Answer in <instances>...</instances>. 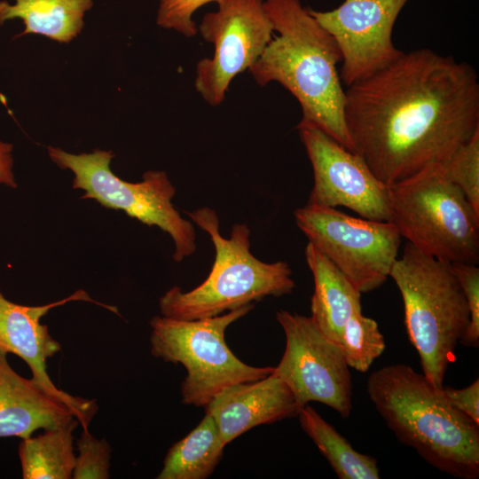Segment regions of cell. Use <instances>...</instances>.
<instances>
[{"mask_svg": "<svg viewBox=\"0 0 479 479\" xmlns=\"http://www.w3.org/2000/svg\"><path fill=\"white\" fill-rule=\"evenodd\" d=\"M389 277L401 293L407 334L418 352L423 375L442 389L470 317L452 264L406 242Z\"/></svg>", "mask_w": 479, "mask_h": 479, "instance_id": "5b68a950", "label": "cell"}, {"mask_svg": "<svg viewBox=\"0 0 479 479\" xmlns=\"http://www.w3.org/2000/svg\"><path fill=\"white\" fill-rule=\"evenodd\" d=\"M254 303L215 317L183 320L155 316L150 320L153 357L181 364L187 375L181 384L182 403L205 407L228 386L256 381L274 367H255L239 359L226 344L227 327L244 317Z\"/></svg>", "mask_w": 479, "mask_h": 479, "instance_id": "52a82bcc", "label": "cell"}, {"mask_svg": "<svg viewBox=\"0 0 479 479\" xmlns=\"http://www.w3.org/2000/svg\"><path fill=\"white\" fill-rule=\"evenodd\" d=\"M391 222L402 238L446 263H478L479 213L439 163L389 185Z\"/></svg>", "mask_w": 479, "mask_h": 479, "instance_id": "8992f818", "label": "cell"}, {"mask_svg": "<svg viewBox=\"0 0 479 479\" xmlns=\"http://www.w3.org/2000/svg\"><path fill=\"white\" fill-rule=\"evenodd\" d=\"M263 1L219 0L217 10L203 16L199 30L214 54L198 62L194 86L208 105L224 101L233 78L249 69L271 40Z\"/></svg>", "mask_w": 479, "mask_h": 479, "instance_id": "8fae6325", "label": "cell"}, {"mask_svg": "<svg viewBox=\"0 0 479 479\" xmlns=\"http://www.w3.org/2000/svg\"><path fill=\"white\" fill-rule=\"evenodd\" d=\"M204 408L227 444L255 427L295 417L302 407L289 387L271 373L226 387Z\"/></svg>", "mask_w": 479, "mask_h": 479, "instance_id": "9a60e30c", "label": "cell"}, {"mask_svg": "<svg viewBox=\"0 0 479 479\" xmlns=\"http://www.w3.org/2000/svg\"><path fill=\"white\" fill-rule=\"evenodd\" d=\"M452 271L462 288L468 309L469 323L459 341L466 347L479 346V268L467 263H452Z\"/></svg>", "mask_w": 479, "mask_h": 479, "instance_id": "d4e9b609", "label": "cell"}, {"mask_svg": "<svg viewBox=\"0 0 479 479\" xmlns=\"http://www.w3.org/2000/svg\"><path fill=\"white\" fill-rule=\"evenodd\" d=\"M446 399L459 412L479 425V380L463 389L443 386Z\"/></svg>", "mask_w": 479, "mask_h": 479, "instance_id": "4316f807", "label": "cell"}, {"mask_svg": "<svg viewBox=\"0 0 479 479\" xmlns=\"http://www.w3.org/2000/svg\"><path fill=\"white\" fill-rule=\"evenodd\" d=\"M187 214L209 235L215 261L208 276L198 287L185 292L176 286L160 298L161 316L183 320L210 318L267 296L293 292L295 283L287 263H264L252 255L247 224H234L230 237L224 238L214 209L204 207Z\"/></svg>", "mask_w": 479, "mask_h": 479, "instance_id": "277c9868", "label": "cell"}, {"mask_svg": "<svg viewBox=\"0 0 479 479\" xmlns=\"http://www.w3.org/2000/svg\"><path fill=\"white\" fill-rule=\"evenodd\" d=\"M304 255L314 280L310 318L328 339L339 345L347 321L362 311V293L311 243L308 242Z\"/></svg>", "mask_w": 479, "mask_h": 479, "instance_id": "e0dca14e", "label": "cell"}, {"mask_svg": "<svg viewBox=\"0 0 479 479\" xmlns=\"http://www.w3.org/2000/svg\"><path fill=\"white\" fill-rule=\"evenodd\" d=\"M263 4L278 34L249 68L253 78L261 86L277 82L296 98L302 113L297 126L316 127L352 152L335 41L300 0Z\"/></svg>", "mask_w": 479, "mask_h": 479, "instance_id": "7a4b0ae2", "label": "cell"}, {"mask_svg": "<svg viewBox=\"0 0 479 479\" xmlns=\"http://www.w3.org/2000/svg\"><path fill=\"white\" fill-rule=\"evenodd\" d=\"M79 421L73 418L55 428L22 439L19 457L24 479H70L75 464L73 432Z\"/></svg>", "mask_w": 479, "mask_h": 479, "instance_id": "ffe728a7", "label": "cell"}, {"mask_svg": "<svg viewBox=\"0 0 479 479\" xmlns=\"http://www.w3.org/2000/svg\"><path fill=\"white\" fill-rule=\"evenodd\" d=\"M339 345L349 367L358 372L368 371L385 349L384 337L373 318L357 312L345 324Z\"/></svg>", "mask_w": 479, "mask_h": 479, "instance_id": "7402d4cb", "label": "cell"}, {"mask_svg": "<svg viewBox=\"0 0 479 479\" xmlns=\"http://www.w3.org/2000/svg\"><path fill=\"white\" fill-rule=\"evenodd\" d=\"M0 1V26L20 19L24 30L15 37L41 35L61 43H68L82 30L85 12L92 0H14Z\"/></svg>", "mask_w": 479, "mask_h": 479, "instance_id": "ac0fdd59", "label": "cell"}, {"mask_svg": "<svg viewBox=\"0 0 479 479\" xmlns=\"http://www.w3.org/2000/svg\"><path fill=\"white\" fill-rule=\"evenodd\" d=\"M12 144L0 141V185L16 188L17 184L12 172Z\"/></svg>", "mask_w": 479, "mask_h": 479, "instance_id": "83f0119b", "label": "cell"}, {"mask_svg": "<svg viewBox=\"0 0 479 479\" xmlns=\"http://www.w3.org/2000/svg\"><path fill=\"white\" fill-rule=\"evenodd\" d=\"M75 418L72 411L33 380L19 375L0 351V437L31 436Z\"/></svg>", "mask_w": 479, "mask_h": 479, "instance_id": "2e32d148", "label": "cell"}, {"mask_svg": "<svg viewBox=\"0 0 479 479\" xmlns=\"http://www.w3.org/2000/svg\"><path fill=\"white\" fill-rule=\"evenodd\" d=\"M298 228L360 292L383 285L397 259L402 237L392 222L357 218L335 208H297Z\"/></svg>", "mask_w": 479, "mask_h": 479, "instance_id": "9c48e42d", "label": "cell"}, {"mask_svg": "<svg viewBox=\"0 0 479 479\" xmlns=\"http://www.w3.org/2000/svg\"><path fill=\"white\" fill-rule=\"evenodd\" d=\"M296 129L313 171L307 204L342 206L365 219L391 222L389 185L375 177L361 156L316 127Z\"/></svg>", "mask_w": 479, "mask_h": 479, "instance_id": "7c38bea8", "label": "cell"}, {"mask_svg": "<svg viewBox=\"0 0 479 479\" xmlns=\"http://www.w3.org/2000/svg\"><path fill=\"white\" fill-rule=\"evenodd\" d=\"M303 431L317 445L340 479L380 478L377 460L357 452L334 426L325 420L310 405L298 413Z\"/></svg>", "mask_w": 479, "mask_h": 479, "instance_id": "44dd1931", "label": "cell"}, {"mask_svg": "<svg viewBox=\"0 0 479 479\" xmlns=\"http://www.w3.org/2000/svg\"><path fill=\"white\" fill-rule=\"evenodd\" d=\"M219 0H159L157 24L167 29H173L185 37L197 34L193 13L201 6Z\"/></svg>", "mask_w": 479, "mask_h": 479, "instance_id": "484cf974", "label": "cell"}, {"mask_svg": "<svg viewBox=\"0 0 479 479\" xmlns=\"http://www.w3.org/2000/svg\"><path fill=\"white\" fill-rule=\"evenodd\" d=\"M225 445L214 419L206 412L188 435L169 449L156 478H208L219 464Z\"/></svg>", "mask_w": 479, "mask_h": 479, "instance_id": "d6986e66", "label": "cell"}, {"mask_svg": "<svg viewBox=\"0 0 479 479\" xmlns=\"http://www.w3.org/2000/svg\"><path fill=\"white\" fill-rule=\"evenodd\" d=\"M276 319L284 331L286 348L272 373L289 387L301 407L319 402L349 418L352 381L341 347L310 317L280 310Z\"/></svg>", "mask_w": 479, "mask_h": 479, "instance_id": "30bf717a", "label": "cell"}, {"mask_svg": "<svg viewBox=\"0 0 479 479\" xmlns=\"http://www.w3.org/2000/svg\"><path fill=\"white\" fill-rule=\"evenodd\" d=\"M78 455L72 478L106 479L109 475L111 447L106 439L94 437L83 429L76 441Z\"/></svg>", "mask_w": 479, "mask_h": 479, "instance_id": "cb8c5ba5", "label": "cell"}, {"mask_svg": "<svg viewBox=\"0 0 479 479\" xmlns=\"http://www.w3.org/2000/svg\"><path fill=\"white\" fill-rule=\"evenodd\" d=\"M366 391L397 439L428 463L460 479L479 475V425L457 410L423 373L405 364L373 371Z\"/></svg>", "mask_w": 479, "mask_h": 479, "instance_id": "3957f363", "label": "cell"}, {"mask_svg": "<svg viewBox=\"0 0 479 479\" xmlns=\"http://www.w3.org/2000/svg\"><path fill=\"white\" fill-rule=\"evenodd\" d=\"M475 69L421 48L345 90L352 152L387 185L449 157L479 130Z\"/></svg>", "mask_w": 479, "mask_h": 479, "instance_id": "6da1fadb", "label": "cell"}, {"mask_svg": "<svg viewBox=\"0 0 479 479\" xmlns=\"http://www.w3.org/2000/svg\"><path fill=\"white\" fill-rule=\"evenodd\" d=\"M409 0H344L331 11L308 9L332 35L342 57V83H356L396 60L403 51L392 40L395 22Z\"/></svg>", "mask_w": 479, "mask_h": 479, "instance_id": "4fadbf2b", "label": "cell"}, {"mask_svg": "<svg viewBox=\"0 0 479 479\" xmlns=\"http://www.w3.org/2000/svg\"><path fill=\"white\" fill-rule=\"evenodd\" d=\"M51 160L62 169L74 174L73 188L83 190L82 199H93L105 208L124 211L148 226H157L174 242L173 259L181 262L197 248L192 223L182 217L171 200L176 188L168 175L149 170L143 180L130 183L113 173L112 151L95 149L92 153L73 154L48 146Z\"/></svg>", "mask_w": 479, "mask_h": 479, "instance_id": "ba28073f", "label": "cell"}, {"mask_svg": "<svg viewBox=\"0 0 479 479\" xmlns=\"http://www.w3.org/2000/svg\"><path fill=\"white\" fill-rule=\"evenodd\" d=\"M72 301H86L117 313V308L92 300L84 290L55 302L41 306H26L7 300L0 290V351L12 353L29 366L32 380L46 393L67 406L82 428L88 429L97 413L96 400L74 397L59 389L47 373L46 361L60 349V344L49 333L40 319L57 306Z\"/></svg>", "mask_w": 479, "mask_h": 479, "instance_id": "5bb4252c", "label": "cell"}, {"mask_svg": "<svg viewBox=\"0 0 479 479\" xmlns=\"http://www.w3.org/2000/svg\"><path fill=\"white\" fill-rule=\"evenodd\" d=\"M444 176L458 185L479 213V130L439 162Z\"/></svg>", "mask_w": 479, "mask_h": 479, "instance_id": "603a6c76", "label": "cell"}]
</instances>
